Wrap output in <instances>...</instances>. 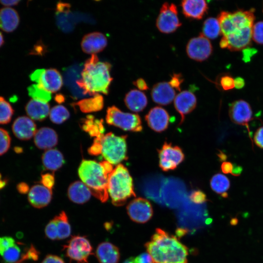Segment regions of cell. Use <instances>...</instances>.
Masks as SVG:
<instances>
[{"instance_id": "6da1fadb", "label": "cell", "mask_w": 263, "mask_h": 263, "mask_svg": "<svg viewBox=\"0 0 263 263\" xmlns=\"http://www.w3.org/2000/svg\"><path fill=\"white\" fill-rule=\"evenodd\" d=\"M254 11H222L218 16L221 33L228 43L229 50H243L249 44L255 19Z\"/></svg>"}, {"instance_id": "7a4b0ae2", "label": "cell", "mask_w": 263, "mask_h": 263, "mask_svg": "<svg viewBox=\"0 0 263 263\" xmlns=\"http://www.w3.org/2000/svg\"><path fill=\"white\" fill-rule=\"evenodd\" d=\"M145 247L153 263H187L188 248L162 229H156Z\"/></svg>"}, {"instance_id": "3957f363", "label": "cell", "mask_w": 263, "mask_h": 263, "mask_svg": "<svg viewBox=\"0 0 263 263\" xmlns=\"http://www.w3.org/2000/svg\"><path fill=\"white\" fill-rule=\"evenodd\" d=\"M111 70L110 63L100 61L95 54L92 55L85 62L81 77L76 81V83L84 94H107L113 80Z\"/></svg>"}, {"instance_id": "277c9868", "label": "cell", "mask_w": 263, "mask_h": 263, "mask_svg": "<svg viewBox=\"0 0 263 263\" xmlns=\"http://www.w3.org/2000/svg\"><path fill=\"white\" fill-rule=\"evenodd\" d=\"M113 169V165L106 161L98 163L94 160H83L78 168V174L92 195L102 202H105L109 198V176Z\"/></svg>"}, {"instance_id": "5b68a950", "label": "cell", "mask_w": 263, "mask_h": 263, "mask_svg": "<svg viewBox=\"0 0 263 263\" xmlns=\"http://www.w3.org/2000/svg\"><path fill=\"white\" fill-rule=\"evenodd\" d=\"M107 190L115 206H123L129 199L136 196L132 178L123 165H117L109 174Z\"/></svg>"}, {"instance_id": "8992f818", "label": "cell", "mask_w": 263, "mask_h": 263, "mask_svg": "<svg viewBox=\"0 0 263 263\" xmlns=\"http://www.w3.org/2000/svg\"><path fill=\"white\" fill-rule=\"evenodd\" d=\"M38 252L31 245L25 247L10 236L0 237V259L1 263H22L28 260H37Z\"/></svg>"}, {"instance_id": "52a82bcc", "label": "cell", "mask_w": 263, "mask_h": 263, "mask_svg": "<svg viewBox=\"0 0 263 263\" xmlns=\"http://www.w3.org/2000/svg\"><path fill=\"white\" fill-rule=\"evenodd\" d=\"M127 135L118 136L110 132L96 138L100 145L101 153L105 161L111 164H119L128 159Z\"/></svg>"}, {"instance_id": "ba28073f", "label": "cell", "mask_w": 263, "mask_h": 263, "mask_svg": "<svg viewBox=\"0 0 263 263\" xmlns=\"http://www.w3.org/2000/svg\"><path fill=\"white\" fill-rule=\"evenodd\" d=\"M106 122L122 130L133 132L142 131L141 120L137 114L125 113L114 106L107 110Z\"/></svg>"}, {"instance_id": "9c48e42d", "label": "cell", "mask_w": 263, "mask_h": 263, "mask_svg": "<svg viewBox=\"0 0 263 263\" xmlns=\"http://www.w3.org/2000/svg\"><path fill=\"white\" fill-rule=\"evenodd\" d=\"M63 250L66 256L77 263H88L89 257L93 254V247L85 237L75 236L64 245Z\"/></svg>"}, {"instance_id": "30bf717a", "label": "cell", "mask_w": 263, "mask_h": 263, "mask_svg": "<svg viewBox=\"0 0 263 263\" xmlns=\"http://www.w3.org/2000/svg\"><path fill=\"white\" fill-rule=\"evenodd\" d=\"M29 77L32 81L51 93L58 91L63 85L61 75L54 68L37 69Z\"/></svg>"}, {"instance_id": "8fae6325", "label": "cell", "mask_w": 263, "mask_h": 263, "mask_svg": "<svg viewBox=\"0 0 263 263\" xmlns=\"http://www.w3.org/2000/svg\"><path fill=\"white\" fill-rule=\"evenodd\" d=\"M156 25L161 32L166 34L175 31L181 25L178 17L177 7L174 3L166 2L163 4Z\"/></svg>"}, {"instance_id": "7c38bea8", "label": "cell", "mask_w": 263, "mask_h": 263, "mask_svg": "<svg viewBox=\"0 0 263 263\" xmlns=\"http://www.w3.org/2000/svg\"><path fill=\"white\" fill-rule=\"evenodd\" d=\"M157 151L159 166L164 171L175 169L185 159V155L179 147L172 146L171 143L167 142Z\"/></svg>"}, {"instance_id": "4fadbf2b", "label": "cell", "mask_w": 263, "mask_h": 263, "mask_svg": "<svg viewBox=\"0 0 263 263\" xmlns=\"http://www.w3.org/2000/svg\"><path fill=\"white\" fill-rule=\"evenodd\" d=\"M45 233L46 236L52 240H62L70 236L71 225L64 211H61L48 223Z\"/></svg>"}, {"instance_id": "5bb4252c", "label": "cell", "mask_w": 263, "mask_h": 263, "mask_svg": "<svg viewBox=\"0 0 263 263\" xmlns=\"http://www.w3.org/2000/svg\"><path fill=\"white\" fill-rule=\"evenodd\" d=\"M188 57L197 61L207 59L211 54L212 46L209 40L202 33L190 39L186 47Z\"/></svg>"}, {"instance_id": "9a60e30c", "label": "cell", "mask_w": 263, "mask_h": 263, "mask_svg": "<svg viewBox=\"0 0 263 263\" xmlns=\"http://www.w3.org/2000/svg\"><path fill=\"white\" fill-rule=\"evenodd\" d=\"M127 211L131 220L138 223L148 222L153 214V209L150 202L141 197L132 200L128 205Z\"/></svg>"}, {"instance_id": "2e32d148", "label": "cell", "mask_w": 263, "mask_h": 263, "mask_svg": "<svg viewBox=\"0 0 263 263\" xmlns=\"http://www.w3.org/2000/svg\"><path fill=\"white\" fill-rule=\"evenodd\" d=\"M145 118L149 127L157 132L165 131L169 125V115L166 110L160 107L151 108Z\"/></svg>"}, {"instance_id": "e0dca14e", "label": "cell", "mask_w": 263, "mask_h": 263, "mask_svg": "<svg viewBox=\"0 0 263 263\" xmlns=\"http://www.w3.org/2000/svg\"><path fill=\"white\" fill-rule=\"evenodd\" d=\"M229 115L234 123L245 125L251 120L252 112L250 105L247 102L239 100L230 106Z\"/></svg>"}, {"instance_id": "ac0fdd59", "label": "cell", "mask_w": 263, "mask_h": 263, "mask_svg": "<svg viewBox=\"0 0 263 263\" xmlns=\"http://www.w3.org/2000/svg\"><path fill=\"white\" fill-rule=\"evenodd\" d=\"M107 45V38L103 34L98 32L86 35L81 42L82 51L86 54L92 55L101 52Z\"/></svg>"}, {"instance_id": "d6986e66", "label": "cell", "mask_w": 263, "mask_h": 263, "mask_svg": "<svg viewBox=\"0 0 263 263\" xmlns=\"http://www.w3.org/2000/svg\"><path fill=\"white\" fill-rule=\"evenodd\" d=\"M174 107L180 114L181 125L186 115L191 112L196 107L197 99L193 93L189 91H183L179 93L174 99Z\"/></svg>"}, {"instance_id": "ffe728a7", "label": "cell", "mask_w": 263, "mask_h": 263, "mask_svg": "<svg viewBox=\"0 0 263 263\" xmlns=\"http://www.w3.org/2000/svg\"><path fill=\"white\" fill-rule=\"evenodd\" d=\"M15 136L21 140H27L34 136L36 132V124L30 118L25 116L16 118L12 125Z\"/></svg>"}, {"instance_id": "44dd1931", "label": "cell", "mask_w": 263, "mask_h": 263, "mask_svg": "<svg viewBox=\"0 0 263 263\" xmlns=\"http://www.w3.org/2000/svg\"><path fill=\"white\" fill-rule=\"evenodd\" d=\"M52 197V189L42 185L33 186L29 190L28 199L34 207L40 208L47 206Z\"/></svg>"}, {"instance_id": "7402d4cb", "label": "cell", "mask_w": 263, "mask_h": 263, "mask_svg": "<svg viewBox=\"0 0 263 263\" xmlns=\"http://www.w3.org/2000/svg\"><path fill=\"white\" fill-rule=\"evenodd\" d=\"M151 96L156 103L161 105H167L174 99L175 91L169 83L158 82L153 86Z\"/></svg>"}, {"instance_id": "603a6c76", "label": "cell", "mask_w": 263, "mask_h": 263, "mask_svg": "<svg viewBox=\"0 0 263 263\" xmlns=\"http://www.w3.org/2000/svg\"><path fill=\"white\" fill-rule=\"evenodd\" d=\"M57 134L50 128H41L37 131L34 135V143L39 149H51L57 145Z\"/></svg>"}, {"instance_id": "cb8c5ba5", "label": "cell", "mask_w": 263, "mask_h": 263, "mask_svg": "<svg viewBox=\"0 0 263 263\" xmlns=\"http://www.w3.org/2000/svg\"><path fill=\"white\" fill-rule=\"evenodd\" d=\"M181 6L186 17L196 19H202L208 9L207 3L204 0H184Z\"/></svg>"}, {"instance_id": "d4e9b609", "label": "cell", "mask_w": 263, "mask_h": 263, "mask_svg": "<svg viewBox=\"0 0 263 263\" xmlns=\"http://www.w3.org/2000/svg\"><path fill=\"white\" fill-rule=\"evenodd\" d=\"M96 256L100 263H117L120 259L119 249L109 242H102L98 245Z\"/></svg>"}, {"instance_id": "484cf974", "label": "cell", "mask_w": 263, "mask_h": 263, "mask_svg": "<svg viewBox=\"0 0 263 263\" xmlns=\"http://www.w3.org/2000/svg\"><path fill=\"white\" fill-rule=\"evenodd\" d=\"M20 18L17 11L11 7L0 9V29L6 33L15 31L19 25Z\"/></svg>"}, {"instance_id": "4316f807", "label": "cell", "mask_w": 263, "mask_h": 263, "mask_svg": "<svg viewBox=\"0 0 263 263\" xmlns=\"http://www.w3.org/2000/svg\"><path fill=\"white\" fill-rule=\"evenodd\" d=\"M25 111L31 119L41 121L48 116L50 110L47 102L32 99L27 103Z\"/></svg>"}, {"instance_id": "83f0119b", "label": "cell", "mask_w": 263, "mask_h": 263, "mask_svg": "<svg viewBox=\"0 0 263 263\" xmlns=\"http://www.w3.org/2000/svg\"><path fill=\"white\" fill-rule=\"evenodd\" d=\"M92 195L88 187L82 182L77 181L72 183L68 189V196L73 202L82 204L88 202Z\"/></svg>"}, {"instance_id": "f1b7e54d", "label": "cell", "mask_w": 263, "mask_h": 263, "mask_svg": "<svg viewBox=\"0 0 263 263\" xmlns=\"http://www.w3.org/2000/svg\"><path fill=\"white\" fill-rule=\"evenodd\" d=\"M124 102L128 109L137 113L143 111L145 108L148 104V99L144 93L133 89L126 94Z\"/></svg>"}, {"instance_id": "f546056e", "label": "cell", "mask_w": 263, "mask_h": 263, "mask_svg": "<svg viewBox=\"0 0 263 263\" xmlns=\"http://www.w3.org/2000/svg\"><path fill=\"white\" fill-rule=\"evenodd\" d=\"M42 162L46 169L54 171L63 166L64 159L60 151L56 149H51L46 150L43 154Z\"/></svg>"}, {"instance_id": "4dcf8cb0", "label": "cell", "mask_w": 263, "mask_h": 263, "mask_svg": "<svg viewBox=\"0 0 263 263\" xmlns=\"http://www.w3.org/2000/svg\"><path fill=\"white\" fill-rule=\"evenodd\" d=\"M77 107L84 113L97 112L101 110L104 106V99L99 94H95L92 97L82 99L73 104Z\"/></svg>"}, {"instance_id": "1f68e13d", "label": "cell", "mask_w": 263, "mask_h": 263, "mask_svg": "<svg viewBox=\"0 0 263 263\" xmlns=\"http://www.w3.org/2000/svg\"><path fill=\"white\" fill-rule=\"evenodd\" d=\"M210 185L216 193L225 198L227 197V191L230 187V181L226 176L221 173L214 175L210 179Z\"/></svg>"}, {"instance_id": "d6a6232c", "label": "cell", "mask_w": 263, "mask_h": 263, "mask_svg": "<svg viewBox=\"0 0 263 263\" xmlns=\"http://www.w3.org/2000/svg\"><path fill=\"white\" fill-rule=\"evenodd\" d=\"M102 120L94 119L93 116L89 115L82 122V128L92 136L98 137L104 134V126Z\"/></svg>"}, {"instance_id": "836d02e7", "label": "cell", "mask_w": 263, "mask_h": 263, "mask_svg": "<svg viewBox=\"0 0 263 263\" xmlns=\"http://www.w3.org/2000/svg\"><path fill=\"white\" fill-rule=\"evenodd\" d=\"M202 34L207 38L214 39L221 33L219 22L214 18H207L204 22Z\"/></svg>"}, {"instance_id": "e575fe53", "label": "cell", "mask_w": 263, "mask_h": 263, "mask_svg": "<svg viewBox=\"0 0 263 263\" xmlns=\"http://www.w3.org/2000/svg\"><path fill=\"white\" fill-rule=\"evenodd\" d=\"M49 117L54 123L60 124L69 118L70 113L64 106L61 105H56L50 110Z\"/></svg>"}, {"instance_id": "d590c367", "label": "cell", "mask_w": 263, "mask_h": 263, "mask_svg": "<svg viewBox=\"0 0 263 263\" xmlns=\"http://www.w3.org/2000/svg\"><path fill=\"white\" fill-rule=\"evenodd\" d=\"M29 96L33 99L48 102L51 99V93L37 84L29 86L27 88Z\"/></svg>"}, {"instance_id": "8d00e7d4", "label": "cell", "mask_w": 263, "mask_h": 263, "mask_svg": "<svg viewBox=\"0 0 263 263\" xmlns=\"http://www.w3.org/2000/svg\"><path fill=\"white\" fill-rule=\"evenodd\" d=\"M14 110L10 104L2 96H0V124L8 123L14 114Z\"/></svg>"}, {"instance_id": "74e56055", "label": "cell", "mask_w": 263, "mask_h": 263, "mask_svg": "<svg viewBox=\"0 0 263 263\" xmlns=\"http://www.w3.org/2000/svg\"><path fill=\"white\" fill-rule=\"evenodd\" d=\"M11 137L5 130L0 128V155L6 153L10 148Z\"/></svg>"}, {"instance_id": "f35d334b", "label": "cell", "mask_w": 263, "mask_h": 263, "mask_svg": "<svg viewBox=\"0 0 263 263\" xmlns=\"http://www.w3.org/2000/svg\"><path fill=\"white\" fill-rule=\"evenodd\" d=\"M252 38L256 43L263 44V21H259L253 25Z\"/></svg>"}, {"instance_id": "ab89813d", "label": "cell", "mask_w": 263, "mask_h": 263, "mask_svg": "<svg viewBox=\"0 0 263 263\" xmlns=\"http://www.w3.org/2000/svg\"><path fill=\"white\" fill-rule=\"evenodd\" d=\"M184 81L183 77L181 74L174 73L169 81V85L174 89L180 91L181 85Z\"/></svg>"}, {"instance_id": "60d3db41", "label": "cell", "mask_w": 263, "mask_h": 263, "mask_svg": "<svg viewBox=\"0 0 263 263\" xmlns=\"http://www.w3.org/2000/svg\"><path fill=\"white\" fill-rule=\"evenodd\" d=\"M189 198L193 203L200 204L205 202L207 198L205 194L201 190H195L191 192Z\"/></svg>"}, {"instance_id": "b9f144b4", "label": "cell", "mask_w": 263, "mask_h": 263, "mask_svg": "<svg viewBox=\"0 0 263 263\" xmlns=\"http://www.w3.org/2000/svg\"><path fill=\"white\" fill-rule=\"evenodd\" d=\"M220 85L224 90H229L234 87V79L229 75H224L220 79Z\"/></svg>"}, {"instance_id": "7bdbcfd3", "label": "cell", "mask_w": 263, "mask_h": 263, "mask_svg": "<svg viewBox=\"0 0 263 263\" xmlns=\"http://www.w3.org/2000/svg\"><path fill=\"white\" fill-rule=\"evenodd\" d=\"M41 183L46 188L52 189L55 183V178L53 173H45L41 175Z\"/></svg>"}, {"instance_id": "ee69618b", "label": "cell", "mask_w": 263, "mask_h": 263, "mask_svg": "<svg viewBox=\"0 0 263 263\" xmlns=\"http://www.w3.org/2000/svg\"><path fill=\"white\" fill-rule=\"evenodd\" d=\"M254 141L256 145L263 149V126L256 131L254 137Z\"/></svg>"}, {"instance_id": "f6af8a7d", "label": "cell", "mask_w": 263, "mask_h": 263, "mask_svg": "<svg viewBox=\"0 0 263 263\" xmlns=\"http://www.w3.org/2000/svg\"><path fill=\"white\" fill-rule=\"evenodd\" d=\"M257 52V50L254 48H245L243 50V60L248 62L250 60L251 57Z\"/></svg>"}, {"instance_id": "bcb514c9", "label": "cell", "mask_w": 263, "mask_h": 263, "mask_svg": "<svg viewBox=\"0 0 263 263\" xmlns=\"http://www.w3.org/2000/svg\"><path fill=\"white\" fill-rule=\"evenodd\" d=\"M41 263H65L60 257L54 255H48Z\"/></svg>"}, {"instance_id": "7dc6e473", "label": "cell", "mask_w": 263, "mask_h": 263, "mask_svg": "<svg viewBox=\"0 0 263 263\" xmlns=\"http://www.w3.org/2000/svg\"><path fill=\"white\" fill-rule=\"evenodd\" d=\"M135 259L138 263H153L150 256L148 253H142Z\"/></svg>"}, {"instance_id": "c3c4849f", "label": "cell", "mask_w": 263, "mask_h": 263, "mask_svg": "<svg viewBox=\"0 0 263 263\" xmlns=\"http://www.w3.org/2000/svg\"><path fill=\"white\" fill-rule=\"evenodd\" d=\"M133 83L140 90L145 91L149 89V87L146 82L142 78L137 79L134 81Z\"/></svg>"}, {"instance_id": "681fc988", "label": "cell", "mask_w": 263, "mask_h": 263, "mask_svg": "<svg viewBox=\"0 0 263 263\" xmlns=\"http://www.w3.org/2000/svg\"><path fill=\"white\" fill-rule=\"evenodd\" d=\"M233 167L234 166L231 162H224L221 165V170L225 174H231Z\"/></svg>"}, {"instance_id": "f907efd6", "label": "cell", "mask_w": 263, "mask_h": 263, "mask_svg": "<svg viewBox=\"0 0 263 263\" xmlns=\"http://www.w3.org/2000/svg\"><path fill=\"white\" fill-rule=\"evenodd\" d=\"M244 79L241 77H238L234 79V87L238 89H240L244 87Z\"/></svg>"}, {"instance_id": "816d5d0a", "label": "cell", "mask_w": 263, "mask_h": 263, "mask_svg": "<svg viewBox=\"0 0 263 263\" xmlns=\"http://www.w3.org/2000/svg\"><path fill=\"white\" fill-rule=\"evenodd\" d=\"M20 2V0H0V3L7 7H10L9 6H14L18 4Z\"/></svg>"}, {"instance_id": "f5cc1de1", "label": "cell", "mask_w": 263, "mask_h": 263, "mask_svg": "<svg viewBox=\"0 0 263 263\" xmlns=\"http://www.w3.org/2000/svg\"><path fill=\"white\" fill-rule=\"evenodd\" d=\"M17 188L19 191L22 193H25L29 189L28 186L24 183H21L18 184Z\"/></svg>"}, {"instance_id": "db71d44e", "label": "cell", "mask_w": 263, "mask_h": 263, "mask_svg": "<svg viewBox=\"0 0 263 263\" xmlns=\"http://www.w3.org/2000/svg\"><path fill=\"white\" fill-rule=\"evenodd\" d=\"M242 171V168H240L239 166H234L231 174L234 176H238L240 174Z\"/></svg>"}, {"instance_id": "11a10c76", "label": "cell", "mask_w": 263, "mask_h": 263, "mask_svg": "<svg viewBox=\"0 0 263 263\" xmlns=\"http://www.w3.org/2000/svg\"><path fill=\"white\" fill-rule=\"evenodd\" d=\"M123 263H138L135 258L131 257L126 260Z\"/></svg>"}, {"instance_id": "9f6ffc18", "label": "cell", "mask_w": 263, "mask_h": 263, "mask_svg": "<svg viewBox=\"0 0 263 263\" xmlns=\"http://www.w3.org/2000/svg\"><path fill=\"white\" fill-rule=\"evenodd\" d=\"M4 40L2 33L0 32V48L3 45Z\"/></svg>"}, {"instance_id": "6f0895ef", "label": "cell", "mask_w": 263, "mask_h": 263, "mask_svg": "<svg viewBox=\"0 0 263 263\" xmlns=\"http://www.w3.org/2000/svg\"><path fill=\"white\" fill-rule=\"evenodd\" d=\"M59 99L58 101H62V100H63L64 97L62 96L61 95H59V96H56V100H58Z\"/></svg>"}]
</instances>
